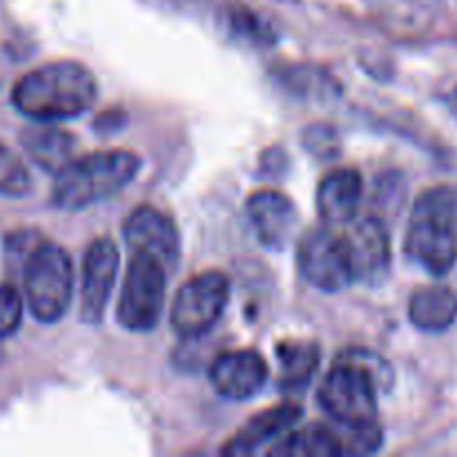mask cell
<instances>
[{
	"instance_id": "6da1fadb",
	"label": "cell",
	"mask_w": 457,
	"mask_h": 457,
	"mask_svg": "<svg viewBox=\"0 0 457 457\" xmlns=\"http://www.w3.org/2000/svg\"><path fill=\"white\" fill-rule=\"evenodd\" d=\"M391 382V366L382 357L364 348H348L324 378L317 400L339 427H373L378 424V388H388Z\"/></svg>"
},
{
	"instance_id": "7a4b0ae2",
	"label": "cell",
	"mask_w": 457,
	"mask_h": 457,
	"mask_svg": "<svg viewBox=\"0 0 457 457\" xmlns=\"http://www.w3.org/2000/svg\"><path fill=\"white\" fill-rule=\"evenodd\" d=\"M96 96V79L76 61H56L36 67L21 76L12 89L13 107L38 123L80 116L94 105Z\"/></svg>"
},
{
	"instance_id": "3957f363",
	"label": "cell",
	"mask_w": 457,
	"mask_h": 457,
	"mask_svg": "<svg viewBox=\"0 0 457 457\" xmlns=\"http://www.w3.org/2000/svg\"><path fill=\"white\" fill-rule=\"evenodd\" d=\"M141 159L129 150L76 156L54 174L52 204L58 210H85L112 199L137 179Z\"/></svg>"
},
{
	"instance_id": "277c9868",
	"label": "cell",
	"mask_w": 457,
	"mask_h": 457,
	"mask_svg": "<svg viewBox=\"0 0 457 457\" xmlns=\"http://www.w3.org/2000/svg\"><path fill=\"white\" fill-rule=\"evenodd\" d=\"M404 253L431 275H449L457 262V195L451 187H433L415 201Z\"/></svg>"
},
{
	"instance_id": "5b68a950",
	"label": "cell",
	"mask_w": 457,
	"mask_h": 457,
	"mask_svg": "<svg viewBox=\"0 0 457 457\" xmlns=\"http://www.w3.org/2000/svg\"><path fill=\"white\" fill-rule=\"evenodd\" d=\"M74 268L61 245L38 244L25 262V302L43 324L62 320L71 303Z\"/></svg>"
},
{
	"instance_id": "8992f818",
	"label": "cell",
	"mask_w": 457,
	"mask_h": 457,
	"mask_svg": "<svg viewBox=\"0 0 457 457\" xmlns=\"http://www.w3.org/2000/svg\"><path fill=\"white\" fill-rule=\"evenodd\" d=\"M168 275L163 263L145 253H132V262L125 270L116 317L123 328L147 333L161 320L165 303Z\"/></svg>"
},
{
	"instance_id": "52a82bcc",
	"label": "cell",
	"mask_w": 457,
	"mask_h": 457,
	"mask_svg": "<svg viewBox=\"0 0 457 457\" xmlns=\"http://www.w3.org/2000/svg\"><path fill=\"white\" fill-rule=\"evenodd\" d=\"M230 302V279L221 270H205L179 288L172 303V328L195 339L217 326Z\"/></svg>"
},
{
	"instance_id": "ba28073f",
	"label": "cell",
	"mask_w": 457,
	"mask_h": 457,
	"mask_svg": "<svg viewBox=\"0 0 457 457\" xmlns=\"http://www.w3.org/2000/svg\"><path fill=\"white\" fill-rule=\"evenodd\" d=\"M297 263L303 279L324 293H339L355 284L346 241L333 228L308 232L299 244Z\"/></svg>"
},
{
	"instance_id": "9c48e42d",
	"label": "cell",
	"mask_w": 457,
	"mask_h": 457,
	"mask_svg": "<svg viewBox=\"0 0 457 457\" xmlns=\"http://www.w3.org/2000/svg\"><path fill=\"white\" fill-rule=\"evenodd\" d=\"M355 281L379 286L391 272V235L379 217H364L342 232Z\"/></svg>"
},
{
	"instance_id": "30bf717a",
	"label": "cell",
	"mask_w": 457,
	"mask_h": 457,
	"mask_svg": "<svg viewBox=\"0 0 457 457\" xmlns=\"http://www.w3.org/2000/svg\"><path fill=\"white\" fill-rule=\"evenodd\" d=\"M125 244L132 253H145L159 259L172 272L181 259V239L172 219L152 205H138L123 223Z\"/></svg>"
},
{
	"instance_id": "8fae6325",
	"label": "cell",
	"mask_w": 457,
	"mask_h": 457,
	"mask_svg": "<svg viewBox=\"0 0 457 457\" xmlns=\"http://www.w3.org/2000/svg\"><path fill=\"white\" fill-rule=\"evenodd\" d=\"M120 253L107 237L94 241L83 259V286H80V320L98 324L105 315L107 302L119 275Z\"/></svg>"
},
{
	"instance_id": "7c38bea8",
	"label": "cell",
	"mask_w": 457,
	"mask_h": 457,
	"mask_svg": "<svg viewBox=\"0 0 457 457\" xmlns=\"http://www.w3.org/2000/svg\"><path fill=\"white\" fill-rule=\"evenodd\" d=\"M214 391L226 400H250L268 379V364L257 351L223 353L208 370Z\"/></svg>"
},
{
	"instance_id": "4fadbf2b",
	"label": "cell",
	"mask_w": 457,
	"mask_h": 457,
	"mask_svg": "<svg viewBox=\"0 0 457 457\" xmlns=\"http://www.w3.org/2000/svg\"><path fill=\"white\" fill-rule=\"evenodd\" d=\"M245 214L262 245L272 250L286 248L299 223L293 201L277 190H259L250 195V199L245 201Z\"/></svg>"
},
{
	"instance_id": "5bb4252c",
	"label": "cell",
	"mask_w": 457,
	"mask_h": 457,
	"mask_svg": "<svg viewBox=\"0 0 457 457\" xmlns=\"http://www.w3.org/2000/svg\"><path fill=\"white\" fill-rule=\"evenodd\" d=\"M364 179L357 170L342 168L326 174L317 187V210L328 226H344L357 217Z\"/></svg>"
},
{
	"instance_id": "9a60e30c",
	"label": "cell",
	"mask_w": 457,
	"mask_h": 457,
	"mask_svg": "<svg viewBox=\"0 0 457 457\" xmlns=\"http://www.w3.org/2000/svg\"><path fill=\"white\" fill-rule=\"evenodd\" d=\"M303 411L297 404H277L272 409L262 411L254 418H250L230 440L223 445V455H250L262 449L266 442L284 436L288 428H293L299 422Z\"/></svg>"
},
{
	"instance_id": "2e32d148",
	"label": "cell",
	"mask_w": 457,
	"mask_h": 457,
	"mask_svg": "<svg viewBox=\"0 0 457 457\" xmlns=\"http://www.w3.org/2000/svg\"><path fill=\"white\" fill-rule=\"evenodd\" d=\"M409 320L424 333H445L457 320V295L449 286H422L411 295Z\"/></svg>"
},
{
	"instance_id": "e0dca14e",
	"label": "cell",
	"mask_w": 457,
	"mask_h": 457,
	"mask_svg": "<svg viewBox=\"0 0 457 457\" xmlns=\"http://www.w3.org/2000/svg\"><path fill=\"white\" fill-rule=\"evenodd\" d=\"M21 145L45 172L56 174L76 159V138L56 128H29L21 134Z\"/></svg>"
},
{
	"instance_id": "ac0fdd59",
	"label": "cell",
	"mask_w": 457,
	"mask_h": 457,
	"mask_svg": "<svg viewBox=\"0 0 457 457\" xmlns=\"http://www.w3.org/2000/svg\"><path fill=\"white\" fill-rule=\"evenodd\" d=\"M277 357H279V386L286 391H297L312 379L321 353L317 344L295 339V342L279 344Z\"/></svg>"
},
{
	"instance_id": "d6986e66",
	"label": "cell",
	"mask_w": 457,
	"mask_h": 457,
	"mask_svg": "<svg viewBox=\"0 0 457 457\" xmlns=\"http://www.w3.org/2000/svg\"><path fill=\"white\" fill-rule=\"evenodd\" d=\"M270 455H288V457H339L344 455L339 433L328 427H308L303 431L290 433L286 440H281Z\"/></svg>"
},
{
	"instance_id": "ffe728a7",
	"label": "cell",
	"mask_w": 457,
	"mask_h": 457,
	"mask_svg": "<svg viewBox=\"0 0 457 457\" xmlns=\"http://www.w3.org/2000/svg\"><path fill=\"white\" fill-rule=\"evenodd\" d=\"M31 186L34 181L21 156L0 143V195L18 199V196L29 195Z\"/></svg>"
},
{
	"instance_id": "44dd1931",
	"label": "cell",
	"mask_w": 457,
	"mask_h": 457,
	"mask_svg": "<svg viewBox=\"0 0 457 457\" xmlns=\"http://www.w3.org/2000/svg\"><path fill=\"white\" fill-rule=\"evenodd\" d=\"M22 324V297L13 286H0V339H7Z\"/></svg>"
},
{
	"instance_id": "7402d4cb",
	"label": "cell",
	"mask_w": 457,
	"mask_h": 457,
	"mask_svg": "<svg viewBox=\"0 0 457 457\" xmlns=\"http://www.w3.org/2000/svg\"><path fill=\"white\" fill-rule=\"evenodd\" d=\"M228 16H230L232 29H235L237 34L244 36V38L257 40V43H268V40L275 38L270 27H268V22L262 21L253 9L232 7Z\"/></svg>"
},
{
	"instance_id": "603a6c76",
	"label": "cell",
	"mask_w": 457,
	"mask_h": 457,
	"mask_svg": "<svg viewBox=\"0 0 457 457\" xmlns=\"http://www.w3.org/2000/svg\"><path fill=\"white\" fill-rule=\"evenodd\" d=\"M453 107H455V112H457V89H455V94H453Z\"/></svg>"
}]
</instances>
